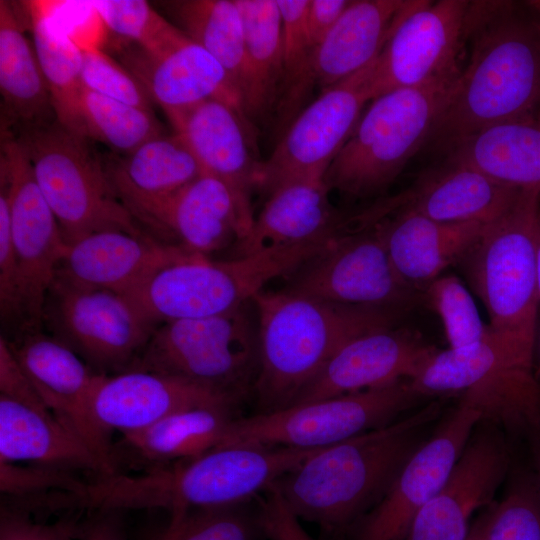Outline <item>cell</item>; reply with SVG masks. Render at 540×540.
Masks as SVG:
<instances>
[{"label":"cell","mask_w":540,"mask_h":540,"mask_svg":"<svg viewBox=\"0 0 540 540\" xmlns=\"http://www.w3.org/2000/svg\"><path fill=\"white\" fill-rule=\"evenodd\" d=\"M465 61L429 140L451 148L500 121L540 110V29L504 1H472Z\"/></svg>","instance_id":"cell-1"},{"label":"cell","mask_w":540,"mask_h":540,"mask_svg":"<svg viewBox=\"0 0 540 540\" xmlns=\"http://www.w3.org/2000/svg\"><path fill=\"white\" fill-rule=\"evenodd\" d=\"M442 414L432 401L395 422L320 449L274 484L291 511L327 532L374 508Z\"/></svg>","instance_id":"cell-2"},{"label":"cell","mask_w":540,"mask_h":540,"mask_svg":"<svg viewBox=\"0 0 540 540\" xmlns=\"http://www.w3.org/2000/svg\"><path fill=\"white\" fill-rule=\"evenodd\" d=\"M261 412L288 407L347 343L392 327L394 310L329 302L287 291L257 293Z\"/></svg>","instance_id":"cell-3"},{"label":"cell","mask_w":540,"mask_h":540,"mask_svg":"<svg viewBox=\"0 0 540 540\" xmlns=\"http://www.w3.org/2000/svg\"><path fill=\"white\" fill-rule=\"evenodd\" d=\"M323 449V448H321ZM320 449L231 445L140 475L117 473L98 487L109 510L166 509L170 513L248 503Z\"/></svg>","instance_id":"cell-4"},{"label":"cell","mask_w":540,"mask_h":540,"mask_svg":"<svg viewBox=\"0 0 540 540\" xmlns=\"http://www.w3.org/2000/svg\"><path fill=\"white\" fill-rule=\"evenodd\" d=\"M410 382L423 398L455 394L502 431L540 437L535 349L489 325L474 344L437 350Z\"/></svg>","instance_id":"cell-5"},{"label":"cell","mask_w":540,"mask_h":540,"mask_svg":"<svg viewBox=\"0 0 540 540\" xmlns=\"http://www.w3.org/2000/svg\"><path fill=\"white\" fill-rule=\"evenodd\" d=\"M6 130L29 160L67 245L103 230L144 235L117 196L106 165L88 138L69 130L57 118Z\"/></svg>","instance_id":"cell-6"},{"label":"cell","mask_w":540,"mask_h":540,"mask_svg":"<svg viewBox=\"0 0 540 540\" xmlns=\"http://www.w3.org/2000/svg\"><path fill=\"white\" fill-rule=\"evenodd\" d=\"M451 87L398 89L373 99L326 171L327 188L362 198L390 185L429 140Z\"/></svg>","instance_id":"cell-7"},{"label":"cell","mask_w":540,"mask_h":540,"mask_svg":"<svg viewBox=\"0 0 540 540\" xmlns=\"http://www.w3.org/2000/svg\"><path fill=\"white\" fill-rule=\"evenodd\" d=\"M329 241L226 261L195 256L160 269L130 298L157 324L223 314L252 301L272 279L292 274Z\"/></svg>","instance_id":"cell-8"},{"label":"cell","mask_w":540,"mask_h":540,"mask_svg":"<svg viewBox=\"0 0 540 540\" xmlns=\"http://www.w3.org/2000/svg\"><path fill=\"white\" fill-rule=\"evenodd\" d=\"M540 192L522 190L461 261L494 331L536 349L535 242Z\"/></svg>","instance_id":"cell-9"},{"label":"cell","mask_w":540,"mask_h":540,"mask_svg":"<svg viewBox=\"0 0 540 540\" xmlns=\"http://www.w3.org/2000/svg\"><path fill=\"white\" fill-rule=\"evenodd\" d=\"M258 367V325L245 304L215 316L162 323L128 370L173 375L238 401L255 382Z\"/></svg>","instance_id":"cell-10"},{"label":"cell","mask_w":540,"mask_h":540,"mask_svg":"<svg viewBox=\"0 0 540 540\" xmlns=\"http://www.w3.org/2000/svg\"><path fill=\"white\" fill-rule=\"evenodd\" d=\"M423 398L410 380L235 418L221 444L321 449L389 425ZM408 414V413H407ZM217 448V447H216Z\"/></svg>","instance_id":"cell-11"},{"label":"cell","mask_w":540,"mask_h":540,"mask_svg":"<svg viewBox=\"0 0 540 540\" xmlns=\"http://www.w3.org/2000/svg\"><path fill=\"white\" fill-rule=\"evenodd\" d=\"M471 3L408 1L373 63L372 100L398 89L451 87L466 57Z\"/></svg>","instance_id":"cell-12"},{"label":"cell","mask_w":540,"mask_h":540,"mask_svg":"<svg viewBox=\"0 0 540 540\" xmlns=\"http://www.w3.org/2000/svg\"><path fill=\"white\" fill-rule=\"evenodd\" d=\"M0 180L8 188L18 273L17 335L40 330L48 293L68 245L29 160L10 131L1 129Z\"/></svg>","instance_id":"cell-13"},{"label":"cell","mask_w":540,"mask_h":540,"mask_svg":"<svg viewBox=\"0 0 540 540\" xmlns=\"http://www.w3.org/2000/svg\"><path fill=\"white\" fill-rule=\"evenodd\" d=\"M44 322L88 365L103 370H128L157 328L127 295L59 279L48 293Z\"/></svg>","instance_id":"cell-14"},{"label":"cell","mask_w":540,"mask_h":540,"mask_svg":"<svg viewBox=\"0 0 540 540\" xmlns=\"http://www.w3.org/2000/svg\"><path fill=\"white\" fill-rule=\"evenodd\" d=\"M373 63L320 92L290 123L269 158L259 164L257 189L267 198L293 182L323 180L366 102L372 101L369 78Z\"/></svg>","instance_id":"cell-15"},{"label":"cell","mask_w":540,"mask_h":540,"mask_svg":"<svg viewBox=\"0 0 540 540\" xmlns=\"http://www.w3.org/2000/svg\"><path fill=\"white\" fill-rule=\"evenodd\" d=\"M336 234L299 267L285 291L329 302L395 310L410 302L413 286L396 271L375 228Z\"/></svg>","instance_id":"cell-16"},{"label":"cell","mask_w":540,"mask_h":540,"mask_svg":"<svg viewBox=\"0 0 540 540\" xmlns=\"http://www.w3.org/2000/svg\"><path fill=\"white\" fill-rule=\"evenodd\" d=\"M482 414L459 398L456 408L408 458L357 540H400L417 512L443 487Z\"/></svg>","instance_id":"cell-17"},{"label":"cell","mask_w":540,"mask_h":540,"mask_svg":"<svg viewBox=\"0 0 540 540\" xmlns=\"http://www.w3.org/2000/svg\"><path fill=\"white\" fill-rule=\"evenodd\" d=\"M508 468L503 431L481 421L443 487L417 512L400 540H466L472 514L494 503Z\"/></svg>","instance_id":"cell-18"},{"label":"cell","mask_w":540,"mask_h":540,"mask_svg":"<svg viewBox=\"0 0 540 540\" xmlns=\"http://www.w3.org/2000/svg\"><path fill=\"white\" fill-rule=\"evenodd\" d=\"M120 60L167 116L217 99L246 119L241 96L223 67L179 28L155 50L127 45Z\"/></svg>","instance_id":"cell-19"},{"label":"cell","mask_w":540,"mask_h":540,"mask_svg":"<svg viewBox=\"0 0 540 540\" xmlns=\"http://www.w3.org/2000/svg\"><path fill=\"white\" fill-rule=\"evenodd\" d=\"M7 341L57 419L116 470L108 434L97 425L90 408L91 394L101 373L94 372L61 339L41 330L26 332L16 336L14 341Z\"/></svg>","instance_id":"cell-20"},{"label":"cell","mask_w":540,"mask_h":540,"mask_svg":"<svg viewBox=\"0 0 540 540\" xmlns=\"http://www.w3.org/2000/svg\"><path fill=\"white\" fill-rule=\"evenodd\" d=\"M167 117L202 173L220 180L231 193L244 239L255 221L252 196L257 189L260 164L251 153L247 132L250 123L217 99L205 100Z\"/></svg>","instance_id":"cell-21"},{"label":"cell","mask_w":540,"mask_h":540,"mask_svg":"<svg viewBox=\"0 0 540 540\" xmlns=\"http://www.w3.org/2000/svg\"><path fill=\"white\" fill-rule=\"evenodd\" d=\"M236 402L183 378L130 369L112 376L101 373L91 394L90 408L106 434L119 431L124 435L184 409L208 405L234 408Z\"/></svg>","instance_id":"cell-22"},{"label":"cell","mask_w":540,"mask_h":540,"mask_svg":"<svg viewBox=\"0 0 540 540\" xmlns=\"http://www.w3.org/2000/svg\"><path fill=\"white\" fill-rule=\"evenodd\" d=\"M195 256L145 235L103 230L68 245L56 279L130 297L160 269Z\"/></svg>","instance_id":"cell-23"},{"label":"cell","mask_w":540,"mask_h":540,"mask_svg":"<svg viewBox=\"0 0 540 540\" xmlns=\"http://www.w3.org/2000/svg\"><path fill=\"white\" fill-rule=\"evenodd\" d=\"M436 352L408 330L366 333L344 345L292 405L412 380Z\"/></svg>","instance_id":"cell-24"},{"label":"cell","mask_w":540,"mask_h":540,"mask_svg":"<svg viewBox=\"0 0 540 540\" xmlns=\"http://www.w3.org/2000/svg\"><path fill=\"white\" fill-rule=\"evenodd\" d=\"M360 222L377 230L396 271L412 286L429 284L448 266L462 261L487 226L442 223L403 208L392 218L363 213Z\"/></svg>","instance_id":"cell-25"},{"label":"cell","mask_w":540,"mask_h":540,"mask_svg":"<svg viewBox=\"0 0 540 540\" xmlns=\"http://www.w3.org/2000/svg\"><path fill=\"white\" fill-rule=\"evenodd\" d=\"M142 221L202 257L238 245L244 235L234 200L217 178L202 173L152 209Z\"/></svg>","instance_id":"cell-26"},{"label":"cell","mask_w":540,"mask_h":540,"mask_svg":"<svg viewBox=\"0 0 540 540\" xmlns=\"http://www.w3.org/2000/svg\"><path fill=\"white\" fill-rule=\"evenodd\" d=\"M0 461L35 464L97 476L118 473L47 406L0 395Z\"/></svg>","instance_id":"cell-27"},{"label":"cell","mask_w":540,"mask_h":540,"mask_svg":"<svg viewBox=\"0 0 540 540\" xmlns=\"http://www.w3.org/2000/svg\"><path fill=\"white\" fill-rule=\"evenodd\" d=\"M323 180L287 184L272 193L249 234L236 246L235 258L327 241L342 221Z\"/></svg>","instance_id":"cell-28"},{"label":"cell","mask_w":540,"mask_h":540,"mask_svg":"<svg viewBox=\"0 0 540 540\" xmlns=\"http://www.w3.org/2000/svg\"><path fill=\"white\" fill-rule=\"evenodd\" d=\"M403 0H355L313 51L309 68L311 88L323 92L373 63L380 54Z\"/></svg>","instance_id":"cell-29"},{"label":"cell","mask_w":540,"mask_h":540,"mask_svg":"<svg viewBox=\"0 0 540 540\" xmlns=\"http://www.w3.org/2000/svg\"><path fill=\"white\" fill-rule=\"evenodd\" d=\"M124 155L105 165L117 196L135 219L142 220L202 174L193 153L176 133H163Z\"/></svg>","instance_id":"cell-30"},{"label":"cell","mask_w":540,"mask_h":540,"mask_svg":"<svg viewBox=\"0 0 540 540\" xmlns=\"http://www.w3.org/2000/svg\"><path fill=\"white\" fill-rule=\"evenodd\" d=\"M449 152L451 164L473 168L510 187L540 192V110L484 127Z\"/></svg>","instance_id":"cell-31"},{"label":"cell","mask_w":540,"mask_h":540,"mask_svg":"<svg viewBox=\"0 0 540 540\" xmlns=\"http://www.w3.org/2000/svg\"><path fill=\"white\" fill-rule=\"evenodd\" d=\"M449 164L447 169L422 181L409 196L394 202L442 223L488 225L501 217L522 191L473 168Z\"/></svg>","instance_id":"cell-32"},{"label":"cell","mask_w":540,"mask_h":540,"mask_svg":"<svg viewBox=\"0 0 540 540\" xmlns=\"http://www.w3.org/2000/svg\"><path fill=\"white\" fill-rule=\"evenodd\" d=\"M1 128L56 118L33 42L8 1H0Z\"/></svg>","instance_id":"cell-33"},{"label":"cell","mask_w":540,"mask_h":540,"mask_svg":"<svg viewBox=\"0 0 540 540\" xmlns=\"http://www.w3.org/2000/svg\"><path fill=\"white\" fill-rule=\"evenodd\" d=\"M246 46V119L262 122L275 112L283 80L282 17L276 0H235Z\"/></svg>","instance_id":"cell-34"},{"label":"cell","mask_w":540,"mask_h":540,"mask_svg":"<svg viewBox=\"0 0 540 540\" xmlns=\"http://www.w3.org/2000/svg\"><path fill=\"white\" fill-rule=\"evenodd\" d=\"M234 419L232 407L197 406L124 434L122 439L146 460L182 462L218 447Z\"/></svg>","instance_id":"cell-35"},{"label":"cell","mask_w":540,"mask_h":540,"mask_svg":"<svg viewBox=\"0 0 540 540\" xmlns=\"http://www.w3.org/2000/svg\"><path fill=\"white\" fill-rule=\"evenodd\" d=\"M29 7L33 45L56 118L69 130L84 136L80 110L81 47L38 5Z\"/></svg>","instance_id":"cell-36"},{"label":"cell","mask_w":540,"mask_h":540,"mask_svg":"<svg viewBox=\"0 0 540 540\" xmlns=\"http://www.w3.org/2000/svg\"><path fill=\"white\" fill-rule=\"evenodd\" d=\"M181 30L223 67L239 92L246 84V46L242 18L235 0L165 2Z\"/></svg>","instance_id":"cell-37"},{"label":"cell","mask_w":540,"mask_h":540,"mask_svg":"<svg viewBox=\"0 0 540 540\" xmlns=\"http://www.w3.org/2000/svg\"><path fill=\"white\" fill-rule=\"evenodd\" d=\"M80 110L83 134L112 150L130 153L164 133L153 110L132 106L82 88Z\"/></svg>","instance_id":"cell-38"},{"label":"cell","mask_w":540,"mask_h":540,"mask_svg":"<svg viewBox=\"0 0 540 540\" xmlns=\"http://www.w3.org/2000/svg\"><path fill=\"white\" fill-rule=\"evenodd\" d=\"M282 17L283 80L276 114L286 129L310 93L309 68L314 51L307 29L309 0H276Z\"/></svg>","instance_id":"cell-39"},{"label":"cell","mask_w":540,"mask_h":540,"mask_svg":"<svg viewBox=\"0 0 540 540\" xmlns=\"http://www.w3.org/2000/svg\"><path fill=\"white\" fill-rule=\"evenodd\" d=\"M162 540H267L258 507L247 503L171 513Z\"/></svg>","instance_id":"cell-40"},{"label":"cell","mask_w":540,"mask_h":540,"mask_svg":"<svg viewBox=\"0 0 540 540\" xmlns=\"http://www.w3.org/2000/svg\"><path fill=\"white\" fill-rule=\"evenodd\" d=\"M426 298L441 319L448 348H461L481 340L488 330L469 291L453 275L427 284Z\"/></svg>","instance_id":"cell-41"},{"label":"cell","mask_w":540,"mask_h":540,"mask_svg":"<svg viewBox=\"0 0 540 540\" xmlns=\"http://www.w3.org/2000/svg\"><path fill=\"white\" fill-rule=\"evenodd\" d=\"M489 540H540V484L517 476L501 501L490 505Z\"/></svg>","instance_id":"cell-42"},{"label":"cell","mask_w":540,"mask_h":540,"mask_svg":"<svg viewBox=\"0 0 540 540\" xmlns=\"http://www.w3.org/2000/svg\"><path fill=\"white\" fill-rule=\"evenodd\" d=\"M91 7L114 35L127 44L155 50L177 29L143 0L92 1Z\"/></svg>","instance_id":"cell-43"},{"label":"cell","mask_w":540,"mask_h":540,"mask_svg":"<svg viewBox=\"0 0 540 540\" xmlns=\"http://www.w3.org/2000/svg\"><path fill=\"white\" fill-rule=\"evenodd\" d=\"M83 88L102 96L152 110V101L140 82L108 54L94 47L81 48Z\"/></svg>","instance_id":"cell-44"},{"label":"cell","mask_w":540,"mask_h":540,"mask_svg":"<svg viewBox=\"0 0 540 540\" xmlns=\"http://www.w3.org/2000/svg\"><path fill=\"white\" fill-rule=\"evenodd\" d=\"M85 481L73 471L26 463L0 461V490L5 496L26 498L48 491L60 492L63 504L77 495Z\"/></svg>","instance_id":"cell-45"},{"label":"cell","mask_w":540,"mask_h":540,"mask_svg":"<svg viewBox=\"0 0 540 540\" xmlns=\"http://www.w3.org/2000/svg\"><path fill=\"white\" fill-rule=\"evenodd\" d=\"M18 273L13 250L8 188L0 180V312L2 324L17 327Z\"/></svg>","instance_id":"cell-46"},{"label":"cell","mask_w":540,"mask_h":540,"mask_svg":"<svg viewBox=\"0 0 540 540\" xmlns=\"http://www.w3.org/2000/svg\"><path fill=\"white\" fill-rule=\"evenodd\" d=\"M80 528L71 519L43 523L26 512L1 508L0 540H77Z\"/></svg>","instance_id":"cell-47"},{"label":"cell","mask_w":540,"mask_h":540,"mask_svg":"<svg viewBox=\"0 0 540 540\" xmlns=\"http://www.w3.org/2000/svg\"><path fill=\"white\" fill-rule=\"evenodd\" d=\"M258 501L261 526L267 540H315L301 526L273 484Z\"/></svg>","instance_id":"cell-48"},{"label":"cell","mask_w":540,"mask_h":540,"mask_svg":"<svg viewBox=\"0 0 540 540\" xmlns=\"http://www.w3.org/2000/svg\"><path fill=\"white\" fill-rule=\"evenodd\" d=\"M0 395L30 405L47 406L3 335L0 337Z\"/></svg>","instance_id":"cell-49"},{"label":"cell","mask_w":540,"mask_h":540,"mask_svg":"<svg viewBox=\"0 0 540 540\" xmlns=\"http://www.w3.org/2000/svg\"><path fill=\"white\" fill-rule=\"evenodd\" d=\"M349 3L348 0H309L306 21L314 48L328 35Z\"/></svg>","instance_id":"cell-50"},{"label":"cell","mask_w":540,"mask_h":540,"mask_svg":"<svg viewBox=\"0 0 540 540\" xmlns=\"http://www.w3.org/2000/svg\"><path fill=\"white\" fill-rule=\"evenodd\" d=\"M117 511H100L92 520L81 525L77 540H127Z\"/></svg>","instance_id":"cell-51"},{"label":"cell","mask_w":540,"mask_h":540,"mask_svg":"<svg viewBox=\"0 0 540 540\" xmlns=\"http://www.w3.org/2000/svg\"><path fill=\"white\" fill-rule=\"evenodd\" d=\"M490 516V505L472 523L466 540H489L488 525Z\"/></svg>","instance_id":"cell-52"},{"label":"cell","mask_w":540,"mask_h":540,"mask_svg":"<svg viewBox=\"0 0 540 540\" xmlns=\"http://www.w3.org/2000/svg\"><path fill=\"white\" fill-rule=\"evenodd\" d=\"M535 270L538 301L540 305V215L537 226L536 242H535Z\"/></svg>","instance_id":"cell-53"},{"label":"cell","mask_w":540,"mask_h":540,"mask_svg":"<svg viewBox=\"0 0 540 540\" xmlns=\"http://www.w3.org/2000/svg\"><path fill=\"white\" fill-rule=\"evenodd\" d=\"M536 343L538 344V356L537 362H535V374L540 381V325L539 328H537Z\"/></svg>","instance_id":"cell-54"},{"label":"cell","mask_w":540,"mask_h":540,"mask_svg":"<svg viewBox=\"0 0 540 540\" xmlns=\"http://www.w3.org/2000/svg\"><path fill=\"white\" fill-rule=\"evenodd\" d=\"M528 5H529L530 7H532V9H533L534 11L537 12L538 17L536 18V20H537V25H538V27H539V29H540V1H532V2H528Z\"/></svg>","instance_id":"cell-55"},{"label":"cell","mask_w":540,"mask_h":540,"mask_svg":"<svg viewBox=\"0 0 540 540\" xmlns=\"http://www.w3.org/2000/svg\"><path fill=\"white\" fill-rule=\"evenodd\" d=\"M538 483L540 484V444L537 454L536 473L534 474Z\"/></svg>","instance_id":"cell-56"}]
</instances>
